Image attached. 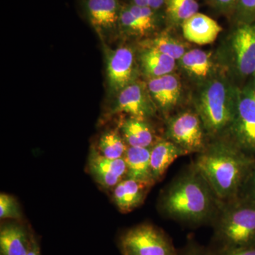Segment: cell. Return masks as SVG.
Listing matches in <instances>:
<instances>
[{
    "label": "cell",
    "mask_w": 255,
    "mask_h": 255,
    "mask_svg": "<svg viewBox=\"0 0 255 255\" xmlns=\"http://www.w3.org/2000/svg\"><path fill=\"white\" fill-rule=\"evenodd\" d=\"M193 165L222 204L241 195L255 158L232 140L222 137L209 142L198 153Z\"/></svg>",
    "instance_id": "obj_1"
},
{
    "label": "cell",
    "mask_w": 255,
    "mask_h": 255,
    "mask_svg": "<svg viewBox=\"0 0 255 255\" xmlns=\"http://www.w3.org/2000/svg\"><path fill=\"white\" fill-rule=\"evenodd\" d=\"M221 204L193 164L164 189L159 209L166 217L189 226L214 222Z\"/></svg>",
    "instance_id": "obj_2"
},
{
    "label": "cell",
    "mask_w": 255,
    "mask_h": 255,
    "mask_svg": "<svg viewBox=\"0 0 255 255\" xmlns=\"http://www.w3.org/2000/svg\"><path fill=\"white\" fill-rule=\"evenodd\" d=\"M237 92L224 79L219 78L206 80L198 92L194 100L196 112L213 140L229 134L236 115Z\"/></svg>",
    "instance_id": "obj_3"
},
{
    "label": "cell",
    "mask_w": 255,
    "mask_h": 255,
    "mask_svg": "<svg viewBox=\"0 0 255 255\" xmlns=\"http://www.w3.org/2000/svg\"><path fill=\"white\" fill-rule=\"evenodd\" d=\"M216 249L255 246V201L241 195L221 204L214 222Z\"/></svg>",
    "instance_id": "obj_4"
},
{
    "label": "cell",
    "mask_w": 255,
    "mask_h": 255,
    "mask_svg": "<svg viewBox=\"0 0 255 255\" xmlns=\"http://www.w3.org/2000/svg\"><path fill=\"white\" fill-rule=\"evenodd\" d=\"M120 246L123 255H179L169 236L149 223L128 230L121 237Z\"/></svg>",
    "instance_id": "obj_5"
},
{
    "label": "cell",
    "mask_w": 255,
    "mask_h": 255,
    "mask_svg": "<svg viewBox=\"0 0 255 255\" xmlns=\"http://www.w3.org/2000/svg\"><path fill=\"white\" fill-rule=\"evenodd\" d=\"M209 137L200 117L192 111H184L169 119L166 139L170 140L187 154L199 153L206 148Z\"/></svg>",
    "instance_id": "obj_6"
},
{
    "label": "cell",
    "mask_w": 255,
    "mask_h": 255,
    "mask_svg": "<svg viewBox=\"0 0 255 255\" xmlns=\"http://www.w3.org/2000/svg\"><path fill=\"white\" fill-rule=\"evenodd\" d=\"M228 135L238 147L255 155V81L238 90L236 115Z\"/></svg>",
    "instance_id": "obj_7"
},
{
    "label": "cell",
    "mask_w": 255,
    "mask_h": 255,
    "mask_svg": "<svg viewBox=\"0 0 255 255\" xmlns=\"http://www.w3.org/2000/svg\"><path fill=\"white\" fill-rule=\"evenodd\" d=\"M234 68L242 76L255 73V22L246 23L235 30L229 40Z\"/></svg>",
    "instance_id": "obj_8"
},
{
    "label": "cell",
    "mask_w": 255,
    "mask_h": 255,
    "mask_svg": "<svg viewBox=\"0 0 255 255\" xmlns=\"http://www.w3.org/2000/svg\"><path fill=\"white\" fill-rule=\"evenodd\" d=\"M155 107L147 87L134 82L119 92L110 114L125 113L131 118L147 120L153 117Z\"/></svg>",
    "instance_id": "obj_9"
},
{
    "label": "cell",
    "mask_w": 255,
    "mask_h": 255,
    "mask_svg": "<svg viewBox=\"0 0 255 255\" xmlns=\"http://www.w3.org/2000/svg\"><path fill=\"white\" fill-rule=\"evenodd\" d=\"M135 55L131 48L121 47L107 57V77L112 92L119 93L133 83L136 75Z\"/></svg>",
    "instance_id": "obj_10"
},
{
    "label": "cell",
    "mask_w": 255,
    "mask_h": 255,
    "mask_svg": "<svg viewBox=\"0 0 255 255\" xmlns=\"http://www.w3.org/2000/svg\"><path fill=\"white\" fill-rule=\"evenodd\" d=\"M89 173L96 182L105 189H113L127 177V164L124 158L112 159L101 155L96 147L89 155Z\"/></svg>",
    "instance_id": "obj_11"
},
{
    "label": "cell",
    "mask_w": 255,
    "mask_h": 255,
    "mask_svg": "<svg viewBox=\"0 0 255 255\" xmlns=\"http://www.w3.org/2000/svg\"><path fill=\"white\" fill-rule=\"evenodd\" d=\"M34 234L20 221L3 222L0 227V254L27 255Z\"/></svg>",
    "instance_id": "obj_12"
},
{
    "label": "cell",
    "mask_w": 255,
    "mask_h": 255,
    "mask_svg": "<svg viewBox=\"0 0 255 255\" xmlns=\"http://www.w3.org/2000/svg\"><path fill=\"white\" fill-rule=\"evenodd\" d=\"M147 87L156 107L164 114L169 113L177 107L182 96L180 80L171 73L150 78Z\"/></svg>",
    "instance_id": "obj_13"
},
{
    "label": "cell",
    "mask_w": 255,
    "mask_h": 255,
    "mask_svg": "<svg viewBox=\"0 0 255 255\" xmlns=\"http://www.w3.org/2000/svg\"><path fill=\"white\" fill-rule=\"evenodd\" d=\"M152 186L125 178L112 189V200L121 212L128 214L143 204Z\"/></svg>",
    "instance_id": "obj_14"
},
{
    "label": "cell",
    "mask_w": 255,
    "mask_h": 255,
    "mask_svg": "<svg viewBox=\"0 0 255 255\" xmlns=\"http://www.w3.org/2000/svg\"><path fill=\"white\" fill-rule=\"evenodd\" d=\"M183 35L187 41L198 45L214 43L222 28L213 18L196 13L182 23Z\"/></svg>",
    "instance_id": "obj_15"
},
{
    "label": "cell",
    "mask_w": 255,
    "mask_h": 255,
    "mask_svg": "<svg viewBox=\"0 0 255 255\" xmlns=\"http://www.w3.org/2000/svg\"><path fill=\"white\" fill-rule=\"evenodd\" d=\"M186 155L185 151L170 140H157L150 148L151 173L155 183L162 179L169 166L178 157Z\"/></svg>",
    "instance_id": "obj_16"
},
{
    "label": "cell",
    "mask_w": 255,
    "mask_h": 255,
    "mask_svg": "<svg viewBox=\"0 0 255 255\" xmlns=\"http://www.w3.org/2000/svg\"><path fill=\"white\" fill-rule=\"evenodd\" d=\"M150 148L128 147L124 157L127 169L126 178L148 183L152 185L155 184L151 173Z\"/></svg>",
    "instance_id": "obj_17"
},
{
    "label": "cell",
    "mask_w": 255,
    "mask_h": 255,
    "mask_svg": "<svg viewBox=\"0 0 255 255\" xmlns=\"http://www.w3.org/2000/svg\"><path fill=\"white\" fill-rule=\"evenodd\" d=\"M86 9L96 28L107 29L119 21L121 10L117 0H87Z\"/></svg>",
    "instance_id": "obj_18"
},
{
    "label": "cell",
    "mask_w": 255,
    "mask_h": 255,
    "mask_svg": "<svg viewBox=\"0 0 255 255\" xmlns=\"http://www.w3.org/2000/svg\"><path fill=\"white\" fill-rule=\"evenodd\" d=\"M121 133L128 147L150 148L155 143V135L146 120L130 118L121 125Z\"/></svg>",
    "instance_id": "obj_19"
},
{
    "label": "cell",
    "mask_w": 255,
    "mask_h": 255,
    "mask_svg": "<svg viewBox=\"0 0 255 255\" xmlns=\"http://www.w3.org/2000/svg\"><path fill=\"white\" fill-rule=\"evenodd\" d=\"M179 62L182 70L196 80H205L214 71V61L211 53L202 50H187Z\"/></svg>",
    "instance_id": "obj_20"
},
{
    "label": "cell",
    "mask_w": 255,
    "mask_h": 255,
    "mask_svg": "<svg viewBox=\"0 0 255 255\" xmlns=\"http://www.w3.org/2000/svg\"><path fill=\"white\" fill-rule=\"evenodd\" d=\"M140 63L144 73L150 78L168 75L176 67L175 59L148 47L140 54Z\"/></svg>",
    "instance_id": "obj_21"
},
{
    "label": "cell",
    "mask_w": 255,
    "mask_h": 255,
    "mask_svg": "<svg viewBox=\"0 0 255 255\" xmlns=\"http://www.w3.org/2000/svg\"><path fill=\"white\" fill-rule=\"evenodd\" d=\"M128 147L122 133L117 130H110L102 134L97 150L107 158H123Z\"/></svg>",
    "instance_id": "obj_22"
},
{
    "label": "cell",
    "mask_w": 255,
    "mask_h": 255,
    "mask_svg": "<svg viewBox=\"0 0 255 255\" xmlns=\"http://www.w3.org/2000/svg\"><path fill=\"white\" fill-rule=\"evenodd\" d=\"M148 48L158 50L160 53L179 60L187 51L183 42L176 39L168 33H162L147 45Z\"/></svg>",
    "instance_id": "obj_23"
},
{
    "label": "cell",
    "mask_w": 255,
    "mask_h": 255,
    "mask_svg": "<svg viewBox=\"0 0 255 255\" xmlns=\"http://www.w3.org/2000/svg\"><path fill=\"white\" fill-rule=\"evenodd\" d=\"M165 2L167 14L174 23H182L199 10L196 0H165Z\"/></svg>",
    "instance_id": "obj_24"
},
{
    "label": "cell",
    "mask_w": 255,
    "mask_h": 255,
    "mask_svg": "<svg viewBox=\"0 0 255 255\" xmlns=\"http://www.w3.org/2000/svg\"><path fill=\"white\" fill-rule=\"evenodd\" d=\"M22 218L21 208L14 196L1 193L0 195V219L20 221Z\"/></svg>",
    "instance_id": "obj_25"
},
{
    "label": "cell",
    "mask_w": 255,
    "mask_h": 255,
    "mask_svg": "<svg viewBox=\"0 0 255 255\" xmlns=\"http://www.w3.org/2000/svg\"><path fill=\"white\" fill-rule=\"evenodd\" d=\"M128 9L140 23L145 33L153 29L155 22L153 9L149 6H139L135 4Z\"/></svg>",
    "instance_id": "obj_26"
},
{
    "label": "cell",
    "mask_w": 255,
    "mask_h": 255,
    "mask_svg": "<svg viewBox=\"0 0 255 255\" xmlns=\"http://www.w3.org/2000/svg\"><path fill=\"white\" fill-rule=\"evenodd\" d=\"M119 22L123 26L124 29L130 33L137 35L145 34L141 25L128 8L121 10Z\"/></svg>",
    "instance_id": "obj_27"
},
{
    "label": "cell",
    "mask_w": 255,
    "mask_h": 255,
    "mask_svg": "<svg viewBox=\"0 0 255 255\" xmlns=\"http://www.w3.org/2000/svg\"><path fill=\"white\" fill-rule=\"evenodd\" d=\"M179 255H213L212 252L206 249L196 243V242L190 241L187 246L179 252Z\"/></svg>",
    "instance_id": "obj_28"
},
{
    "label": "cell",
    "mask_w": 255,
    "mask_h": 255,
    "mask_svg": "<svg viewBox=\"0 0 255 255\" xmlns=\"http://www.w3.org/2000/svg\"><path fill=\"white\" fill-rule=\"evenodd\" d=\"M211 252L213 255H255V246L234 249H216Z\"/></svg>",
    "instance_id": "obj_29"
},
{
    "label": "cell",
    "mask_w": 255,
    "mask_h": 255,
    "mask_svg": "<svg viewBox=\"0 0 255 255\" xmlns=\"http://www.w3.org/2000/svg\"><path fill=\"white\" fill-rule=\"evenodd\" d=\"M238 4L241 14L245 18L255 17V0H239Z\"/></svg>",
    "instance_id": "obj_30"
},
{
    "label": "cell",
    "mask_w": 255,
    "mask_h": 255,
    "mask_svg": "<svg viewBox=\"0 0 255 255\" xmlns=\"http://www.w3.org/2000/svg\"><path fill=\"white\" fill-rule=\"evenodd\" d=\"M241 195L246 196L255 201V165L247 180Z\"/></svg>",
    "instance_id": "obj_31"
},
{
    "label": "cell",
    "mask_w": 255,
    "mask_h": 255,
    "mask_svg": "<svg viewBox=\"0 0 255 255\" xmlns=\"http://www.w3.org/2000/svg\"><path fill=\"white\" fill-rule=\"evenodd\" d=\"M239 0H211L212 4L218 9L228 11L234 7Z\"/></svg>",
    "instance_id": "obj_32"
},
{
    "label": "cell",
    "mask_w": 255,
    "mask_h": 255,
    "mask_svg": "<svg viewBox=\"0 0 255 255\" xmlns=\"http://www.w3.org/2000/svg\"><path fill=\"white\" fill-rule=\"evenodd\" d=\"M27 255H41V248H40L39 242L36 236H33L32 241L31 248Z\"/></svg>",
    "instance_id": "obj_33"
},
{
    "label": "cell",
    "mask_w": 255,
    "mask_h": 255,
    "mask_svg": "<svg viewBox=\"0 0 255 255\" xmlns=\"http://www.w3.org/2000/svg\"><path fill=\"white\" fill-rule=\"evenodd\" d=\"M165 0H149L148 6L152 9H157L164 4Z\"/></svg>",
    "instance_id": "obj_34"
},
{
    "label": "cell",
    "mask_w": 255,
    "mask_h": 255,
    "mask_svg": "<svg viewBox=\"0 0 255 255\" xmlns=\"http://www.w3.org/2000/svg\"><path fill=\"white\" fill-rule=\"evenodd\" d=\"M134 4L139 6H148L149 0H133Z\"/></svg>",
    "instance_id": "obj_35"
},
{
    "label": "cell",
    "mask_w": 255,
    "mask_h": 255,
    "mask_svg": "<svg viewBox=\"0 0 255 255\" xmlns=\"http://www.w3.org/2000/svg\"><path fill=\"white\" fill-rule=\"evenodd\" d=\"M254 75H255V73L254 74Z\"/></svg>",
    "instance_id": "obj_36"
}]
</instances>
